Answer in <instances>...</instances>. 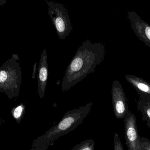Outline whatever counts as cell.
<instances>
[{
    "instance_id": "obj_1",
    "label": "cell",
    "mask_w": 150,
    "mask_h": 150,
    "mask_svg": "<svg viewBox=\"0 0 150 150\" xmlns=\"http://www.w3.org/2000/svg\"><path fill=\"white\" fill-rule=\"evenodd\" d=\"M105 45L93 43L89 40L85 41L77 50L65 72L61 85V91H67L93 73L97 66L105 59Z\"/></svg>"
},
{
    "instance_id": "obj_2",
    "label": "cell",
    "mask_w": 150,
    "mask_h": 150,
    "mask_svg": "<svg viewBox=\"0 0 150 150\" xmlns=\"http://www.w3.org/2000/svg\"><path fill=\"white\" fill-rule=\"evenodd\" d=\"M92 105V102H89L79 108L67 112L58 124L33 141L30 150H47L58 138L78 127L90 112Z\"/></svg>"
},
{
    "instance_id": "obj_3",
    "label": "cell",
    "mask_w": 150,
    "mask_h": 150,
    "mask_svg": "<svg viewBox=\"0 0 150 150\" xmlns=\"http://www.w3.org/2000/svg\"><path fill=\"white\" fill-rule=\"evenodd\" d=\"M48 5V13L57 35L60 40L69 35L73 28L69 19L68 10L61 4L53 0H46Z\"/></svg>"
},
{
    "instance_id": "obj_4",
    "label": "cell",
    "mask_w": 150,
    "mask_h": 150,
    "mask_svg": "<svg viewBox=\"0 0 150 150\" xmlns=\"http://www.w3.org/2000/svg\"><path fill=\"white\" fill-rule=\"evenodd\" d=\"M124 119L125 138L128 150H141V137L138 134L135 115L129 110Z\"/></svg>"
},
{
    "instance_id": "obj_5",
    "label": "cell",
    "mask_w": 150,
    "mask_h": 150,
    "mask_svg": "<svg viewBox=\"0 0 150 150\" xmlns=\"http://www.w3.org/2000/svg\"><path fill=\"white\" fill-rule=\"evenodd\" d=\"M112 98L115 117L117 119H124L129 110L126 94L118 80H115L113 82Z\"/></svg>"
},
{
    "instance_id": "obj_6",
    "label": "cell",
    "mask_w": 150,
    "mask_h": 150,
    "mask_svg": "<svg viewBox=\"0 0 150 150\" xmlns=\"http://www.w3.org/2000/svg\"><path fill=\"white\" fill-rule=\"evenodd\" d=\"M131 27L137 36L150 47V25L143 20L135 11H128Z\"/></svg>"
},
{
    "instance_id": "obj_7",
    "label": "cell",
    "mask_w": 150,
    "mask_h": 150,
    "mask_svg": "<svg viewBox=\"0 0 150 150\" xmlns=\"http://www.w3.org/2000/svg\"><path fill=\"white\" fill-rule=\"evenodd\" d=\"M48 65L47 53L46 50L45 48L41 54L38 74L39 93L41 98H44L45 95L48 79Z\"/></svg>"
},
{
    "instance_id": "obj_8",
    "label": "cell",
    "mask_w": 150,
    "mask_h": 150,
    "mask_svg": "<svg viewBox=\"0 0 150 150\" xmlns=\"http://www.w3.org/2000/svg\"><path fill=\"white\" fill-rule=\"evenodd\" d=\"M139 99L137 103V108L142 115L143 120L146 122L147 126L150 129V95L137 92Z\"/></svg>"
},
{
    "instance_id": "obj_9",
    "label": "cell",
    "mask_w": 150,
    "mask_h": 150,
    "mask_svg": "<svg viewBox=\"0 0 150 150\" xmlns=\"http://www.w3.org/2000/svg\"><path fill=\"white\" fill-rule=\"evenodd\" d=\"M125 79L137 91L150 95V83L149 82L133 75H126Z\"/></svg>"
},
{
    "instance_id": "obj_10",
    "label": "cell",
    "mask_w": 150,
    "mask_h": 150,
    "mask_svg": "<svg viewBox=\"0 0 150 150\" xmlns=\"http://www.w3.org/2000/svg\"><path fill=\"white\" fill-rule=\"evenodd\" d=\"M95 143L92 139H87L78 144L71 150H94Z\"/></svg>"
},
{
    "instance_id": "obj_11",
    "label": "cell",
    "mask_w": 150,
    "mask_h": 150,
    "mask_svg": "<svg viewBox=\"0 0 150 150\" xmlns=\"http://www.w3.org/2000/svg\"><path fill=\"white\" fill-rule=\"evenodd\" d=\"M114 150H124L120 136L116 133L114 136Z\"/></svg>"
},
{
    "instance_id": "obj_12",
    "label": "cell",
    "mask_w": 150,
    "mask_h": 150,
    "mask_svg": "<svg viewBox=\"0 0 150 150\" xmlns=\"http://www.w3.org/2000/svg\"><path fill=\"white\" fill-rule=\"evenodd\" d=\"M141 150H150V141L148 138L141 137Z\"/></svg>"
},
{
    "instance_id": "obj_13",
    "label": "cell",
    "mask_w": 150,
    "mask_h": 150,
    "mask_svg": "<svg viewBox=\"0 0 150 150\" xmlns=\"http://www.w3.org/2000/svg\"><path fill=\"white\" fill-rule=\"evenodd\" d=\"M23 112V108L21 106L18 107L14 111L13 116L16 119H18L21 117Z\"/></svg>"
},
{
    "instance_id": "obj_14",
    "label": "cell",
    "mask_w": 150,
    "mask_h": 150,
    "mask_svg": "<svg viewBox=\"0 0 150 150\" xmlns=\"http://www.w3.org/2000/svg\"><path fill=\"white\" fill-rule=\"evenodd\" d=\"M7 78V74L5 71L0 72V83H3Z\"/></svg>"
},
{
    "instance_id": "obj_15",
    "label": "cell",
    "mask_w": 150,
    "mask_h": 150,
    "mask_svg": "<svg viewBox=\"0 0 150 150\" xmlns=\"http://www.w3.org/2000/svg\"><path fill=\"white\" fill-rule=\"evenodd\" d=\"M36 68H37V63H35L33 67V78H34L36 76Z\"/></svg>"
},
{
    "instance_id": "obj_16",
    "label": "cell",
    "mask_w": 150,
    "mask_h": 150,
    "mask_svg": "<svg viewBox=\"0 0 150 150\" xmlns=\"http://www.w3.org/2000/svg\"><path fill=\"white\" fill-rule=\"evenodd\" d=\"M7 0H0V5H4L6 4Z\"/></svg>"
}]
</instances>
